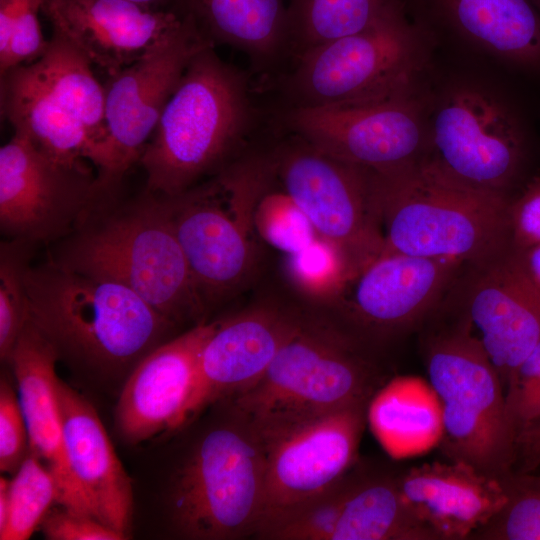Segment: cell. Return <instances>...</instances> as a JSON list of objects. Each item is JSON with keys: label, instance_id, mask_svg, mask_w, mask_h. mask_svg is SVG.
I'll return each instance as SVG.
<instances>
[{"label": "cell", "instance_id": "1", "mask_svg": "<svg viewBox=\"0 0 540 540\" xmlns=\"http://www.w3.org/2000/svg\"><path fill=\"white\" fill-rule=\"evenodd\" d=\"M250 77L207 45L189 61L139 163L146 191L174 196L237 160L242 147L270 123Z\"/></svg>", "mask_w": 540, "mask_h": 540}, {"label": "cell", "instance_id": "2", "mask_svg": "<svg viewBox=\"0 0 540 540\" xmlns=\"http://www.w3.org/2000/svg\"><path fill=\"white\" fill-rule=\"evenodd\" d=\"M383 250L475 265L510 248L507 193L453 176L427 155L371 171Z\"/></svg>", "mask_w": 540, "mask_h": 540}, {"label": "cell", "instance_id": "3", "mask_svg": "<svg viewBox=\"0 0 540 540\" xmlns=\"http://www.w3.org/2000/svg\"><path fill=\"white\" fill-rule=\"evenodd\" d=\"M210 408L170 475L171 531L189 540L255 538L264 501L266 445L230 399Z\"/></svg>", "mask_w": 540, "mask_h": 540}, {"label": "cell", "instance_id": "4", "mask_svg": "<svg viewBox=\"0 0 540 540\" xmlns=\"http://www.w3.org/2000/svg\"><path fill=\"white\" fill-rule=\"evenodd\" d=\"M29 321L64 355L125 375L177 326L129 288L51 262L25 270Z\"/></svg>", "mask_w": 540, "mask_h": 540}, {"label": "cell", "instance_id": "5", "mask_svg": "<svg viewBox=\"0 0 540 540\" xmlns=\"http://www.w3.org/2000/svg\"><path fill=\"white\" fill-rule=\"evenodd\" d=\"M381 386L375 365L348 329L303 314L264 375L229 399L266 445L330 412L369 402Z\"/></svg>", "mask_w": 540, "mask_h": 540}, {"label": "cell", "instance_id": "6", "mask_svg": "<svg viewBox=\"0 0 540 540\" xmlns=\"http://www.w3.org/2000/svg\"><path fill=\"white\" fill-rule=\"evenodd\" d=\"M53 263L129 288L176 325L203 322L206 307L162 195L146 191L98 222L79 226Z\"/></svg>", "mask_w": 540, "mask_h": 540}, {"label": "cell", "instance_id": "7", "mask_svg": "<svg viewBox=\"0 0 540 540\" xmlns=\"http://www.w3.org/2000/svg\"><path fill=\"white\" fill-rule=\"evenodd\" d=\"M92 64L52 32L35 61L0 75L1 116L39 150L71 165H95L106 141L104 86Z\"/></svg>", "mask_w": 540, "mask_h": 540}, {"label": "cell", "instance_id": "8", "mask_svg": "<svg viewBox=\"0 0 540 540\" xmlns=\"http://www.w3.org/2000/svg\"><path fill=\"white\" fill-rule=\"evenodd\" d=\"M272 172L267 151L243 155L210 180L164 196L205 307L237 289L253 267L255 215Z\"/></svg>", "mask_w": 540, "mask_h": 540}, {"label": "cell", "instance_id": "9", "mask_svg": "<svg viewBox=\"0 0 540 540\" xmlns=\"http://www.w3.org/2000/svg\"><path fill=\"white\" fill-rule=\"evenodd\" d=\"M425 362L442 404L445 451L452 460L497 477L515 456L517 435L501 378L463 316L428 340Z\"/></svg>", "mask_w": 540, "mask_h": 540}, {"label": "cell", "instance_id": "10", "mask_svg": "<svg viewBox=\"0 0 540 540\" xmlns=\"http://www.w3.org/2000/svg\"><path fill=\"white\" fill-rule=\"evenodd\" d=\"M422 45L396 7L367 28L310 48L282 76L275 108L367 102L411 92Z\"/></svg>", "mask_w": 540, "mask_h": 540}, {"label": "cell", "instance_id": "11", "mask_svg": "<svg viewBox=\"0 0 540 540\" xmlns=\"http://www.w3.org/2000/svg\"><path fill=\"white\" fill-rule=\"evenodd\" d=\"M276 128L281 136L268 150L275 176L316 235L342 255L350 278L384 245L371 171Z\"/></svg>", "mask_w": 540, "mask_h": 540}, {"label": "cell", "instance_id": "12", "mask_svg": "<svg viewBox=\"0 0 540 540\" xmlns=\"http://www.w3.org/2000/svg\"><path fill=\"white\" fill-rule=\"evenodd\" d=\"M111 194L84 163L57 161L20 134L0 148V226L14 240L60 238Z\"/></svg>", "mask_w": 540, "mask_h": 540}, {"label": "cell", "instance_id": "13", "mask_svg": "<svg viewBox=\"0 0 540 540\" xmlns=\"http://www.w3.org/2000/svg\"><path fill=\"white\" fill-rule=\"evenodd\" d=\"M368 403L330 412L266 444L265 492L256 539L268 540L356 464Z\"/></svg>", "mask_w": 540, "mask_h": 540}, {"label": "cell", "instance_id": "14", "mask_svg": "<svg viewBox=\"0 0 540 540\" xmlns=\"http://www.w3.org/2000/svg\"><path fill=\"white\" fill-rule=\"evenodd\" d=\"M207 45L184 17L176 31L109 76L103 85L107 137L94 165L105 189L114 192L126 171L139 162L189 61Z\"/></svg>", "mask_w": 540, "mask_h": 540}, {"label": "cell", "instance_id": "15", "mask_svg": "<svg viewBox=\"0 0 540 540\" xmlns=\"http://www.w3.org/2000/svg\"><path fill=\"white\" fill-rule=\"evenodd\" d=\"M273 121L320 150L373 172L423 154L425 135L411 92L355 104L272 108Z\"/></svg>", "mask_w": 540, "mask_h": 540}, {"label": "cell", "instance_id": "16", "mask_svg": "<svg viewBox=\"0 0 540 540\" xmlns=\"http://www.w3.org/2000/svg\"><path fill=\"white\" fill-rule=\"evenodd\" d=\"M427 155L469 184L509 194L525 160L521 127L510 109L477 87L451 91L437 107Z\"/></svg>", "mask_w": 540, "mask_h": 540}, {"label": "cell", "instance_id": "17", "mask_svg": "<svg viewBox=\"0 0 540 540\" xmlns=\"http://www.w3.org/2000/svg\"><path fill=\"white\" fill-rule=\"evenodd\" d=\"M457 284L462 316L478 331L506 393L518 366L540 339V290L511 248L465 266Z\"/></svg>", "mask_w": 540, "mask_h": 540}, {"label": "cell", "instance_id": "18", "mask_svg": "<svg viewBox=\"0 0 540 540\" xmlns=\"http://www.w3.org/2000/svg\"><path fill=\"white\" fill-rule=\"evenodd\" d=\"M464 268L449 259L382 251L345 282L331 306L356 327L396 331L433 310Z\"/></svg>", "mask_w": 540, "mask_h": 540}, {"label": "cell", "instance_id": "19", "mask_svg": "<svg viewBox=\"0 0 540 540\" xmlns=\"http://www.w3.org/2000/svg\"><path fill=\"white\" fill-rule=\"evenodd\" d=\"M437 539L403 500L397 479L354 466L329 490L277 529L270 540Z\"/></svg>", "mask_w": 540, "mask_h": 540}, {"label": "cell", "instance_id": "20", "mask_svg": "<svg viewBox=\"0 0 540 540\" xmlns=\"http://www.w3.org/2000/svg\"><path fill=\"white\" fill-rule=\"evenodd\" d=\"M303 314L261 304L218 321L202 349L182 425L208 406L252 387L295 332Z\"/></svg>", "mask_w": 540, "mask_h": 540}, {"label": "cell", "instance_id": "21", "mask_svg": "<svg viewBox=\"0 0 540 540\" xmlns=\"http://www.w3.org/2000/svg\"><path fill=\"white\" fill-rule=\"evenodd\" d=\"M217 324H195L158 345L132 369L116 406V425L125 441L139 443L182 425L202 349Z\"/></svg>", "mask_w": 540, "mask_h": 540}, {"label": "cell", "instance_id": "22", "mask_svg": "<svg viewBox=\"0 0 540 540\" xmlns=\"http://www.w3.org/2000/svg\"><path fill=\"white\" fill-rule=\"evenodd\" d=\"M41 12L53 32L108 76L139 60L184 22L176 10L129 0H45Z\"/></svg>", "mask_w": 540, "mask_h": 540}, {"label": "cell", "instance_id": "23", "mask_svg": "<svg viewBox=\"0 0 540 540\" xmlns=\"http://www.w3.org/2000/svg\"><path fill=\"white\" fill-rule=\"evenodd\" d=\"M58 358L54 345L27 319L7 361L17 383L30 452L54 476L59 495L57 504L94 517L66 456L56 391L58 377L55 366Z\"/></svg>", "mask_w": 540, "mask_h": 540}, {"label": "cell", "instance_id": "24", "mask_svg": "<svg viewBox=\"0 0 540 540\" xmlns=\"http://www.w3.org/2000/svg\"><path fill=\"white\" fill-rule=\"evenodd\" d=\"M403 500L437 539H464L498 515L509 500L497 477L459 461L427 463L397 479Z\"/></svg>", "mask_w": 540, "mask_h": 540}, {"label": "cell", "instance_id": "25", "mask_svg": "<svg viewBox=\"0 0 540 540\" xmlns=\"http://www.w3.org/2000/svg\"><path fill=\"white\" fill-rule=\"evenodd\" d=\"M56 391L67 460L93 516L127 536L133 510L131 480L90 402L60 378Z\"/></svg>", "mask_w": 540, "mask_h": 540}, {"label": "cell", "instance_id": "26", "mask_svg": "<svg viewBox=\"0 0 540 540\" xmlns=\"http://www.w3.org/2000/svg\"><path fill=\"white\" fill-rule=\"evenodd\" d=\"M214 47L226 45L267 68L287 57L288 5L285 0H173Z\"/></svg>", "mask_w": 540, "mask_h": 540}, {"label": "cell", "instance_id": "27", "mask_svg": "<svg viewBox=\"0 0 540 540\" xmlns=\"http://www.w3.org/2000/svg\"><path fill=\"white\" fill-rule=\"evenodd\" d=\"M367 424L394 459L424 454L444 435L441 401L429 380L414 375L394 377L374 393Z\"/></svg>", "mask_w": 540, "mask_h": 540}, {"label": "cell", "instance_id": "28", "mask_svg": "<svg viewBox=\"0 0 540 540\" xmlns=\"http://www.w3.org/2000/svg\"><path fill=\"white\" fill-rule=\"evenodd\" d=\"M470 40L514 63L540 66V12L531 0H444Z\"/></svg>", "mask_w": 540, "mask_h": 540}, {"label": "cell", "instance_id": "29", "mask_svg": "<svg viewBox=\"0 0 540 540\" xmlns=\"http://www.w3.org/2000/svg\"><path fill=\"white\" fill-rule=\"evenodd\" d=\"M393 8L394 0H290L287 57L361 31Z\"/></svg>", "mask_w": 540, "mask_h": 540}, {"label": "cell", "instance_id": "30", "mask_svg": "<svg viewBox=\"0 0 540 540\" xmlns=\"http://www.w3.org/2000/svg\"><path fill=\"white\" fill-rule=\"evenodd\" d=\"M58 488L49 469L30 451L10 480V511L1 540L30 538L58 503Z\"/></svg>", "mask_w": 540, "mask_h": 540}, {"label": "cell", "instance_id": "31", "mask_svg": "<svg viewBox=\"0 0 540 540\" xmlns=\"http://www.w3.org/2000/svg\"><path fill=\"white\" fill-rule=\"evenodd\" d=\"M286 262L289 275L301 291L330 305L350 276L339 251L318 236L287 254Z\"/></svg>", "mask_w": 540, "mask_h": 540}, {"label": "cell", "instance_id": "32", "mask_svg": "<svg viewBox=\"0 0 540 540\" xmlns=\"http://www.w3.org/2000/svg\"><path fill=\"white\" fill-rule=\"evenodd\" d=\"M45 0H0V75L46 50L38 14Z\"/></svg>", "mask_w": 540, "mask_h": 540}, {"label": "cell", "instance_id": "33", "mask_svg": "<svg viewBox=\"0 0 540 540\" xmlns=\"http://www.w3.org/2000/svg\"><path fill=\"white\" fill-rule=\"evenodd\" d=\"M20 240L4 243L0 255V357L7 361L28 319L25 270L28 265Z\"/></svg>", "mask_w": 540, "mask_h": 540}, {"label": "cell", "instance_id": "34", "mask_svg": "<svg viewBox=\"0 0 540 540\" xmlns=\"http://www.w3.org/2000/svg\"><path fill=\"white\" fill-rule=\"evenodd\" d=\"M272 177L273 173L258 202L255 225L271 245L287 255L299 250L317 235L282 188L278 193H268Z\"/></svg>", "mask_w": 540, "mask_h": 540}, {"label": "cell", "instance_id": "35", "mask_svg": "<svg viewBox=\"0 0 540 540\" xmlns=\"http://www.w3.org/2000/svg\"><path fill=\"white\" fill-rule=\"evenodd\" d=\"M527 480L513 491L508 489L507 504L484 526L485 538L540 540V478Z\"/></svg>", "mask_w": 540, "mask_h": 540}, {"label": "cell", "instance_id": "36", "mask_svg": "<svg viewBox=\"0 0 540 540\" xmlns=\"http://www.w3.org/2000/svg\"><path fill=\"white\" fill-rule=\"evenodd\" d=\"M27 424L16 395L5 378L0 382V470L15 473L28 455Z\"/></svg>", "mask_w": 540, "mask_h": 540}, {"label": "cell", "instance_id": "37", "mask_svg": "<svg viewBox=\"0 0 540 540\" xmlns=\"http://www.w3.org/2000/svg\"><path fill=\"white\" fill-rule=\"evenodd\" d=\"M40 529L49 540H122L126 535L108 527L96 518L60 506L50 509Z\"/></svg>", "mask_w": 540, "mask_h": 540}, {"label": "cell", "instance_id": "38", "mask_svg": "<svg viewBox=\"0 0 540 540\" xmlns=\"http://www.w3.org/2000/svg\"><path fill=\"white\" fill-rule=\"evenodd\" d=\"M510 248L520 252L540 243V177L533 178L509 206Z\"/></svg>", "mask_w": 540, "mask_h": 540}, {"label": "cell", "instance_id": "39", "mask_svg": "<svg viewBox=\"0 0 540 540\" xmlns=\"http://www.w3.org/2000/svg\"><path fill=\"white\" fill-rule=\"evenodd\" d=\"M540 379V339L518 366L506 390V401Z\"/></svg>", "mask_w": 540, "mask_h": 540}, {"label": "cell", "instance_id": "40", "mask_svg": "<svg viewBox=\"0 0 540 540\" xmlns=\"http://www.w3.org/2000/svg\"><path fill=\"white\" fill-rule=\"evenodd\" d=\"M520 452L525 470L540 466V421L518 433L515 453Z\"/></svg>", "mask_w": 540, "mask_h": 540}, {"label": "cell", "instance_id": "41", "mask_svg": "<svg viewBox=\"0 0 540 540\" xmlns=\"http://www.w3.org/2000/svg\"><path fill=\"white\" fill-rule=\"evenodd\" d=\"M514 252V251H513ZM532 282L540 290V243L514 252Z\"/></svg>", "mask_w": 540, "mask_h": 540}, {"label": "cell", "instance_id": "42", "mask_svg": "<svg viewBox=\"0 0 540 540\" xmlns=\"http://www.w3.org/2000/svg\"><path fill=\"white\" fill-rule=\"evenodd\" d=\"M10 511V480L0 478V532L5 528Z\"/></svg>", "mask_w": 540, "mask_h": 540}, {"label": "cell", "instance_id": "43", "mask_svg": "<svg viewBox=\"0 0 540 540\" xmlns=\"http://www.w3.org/2000/svg\"><path fill=\"white\" fill-rule=\"evenodd\" d=\"M129 1L136 2L138 4H141L147 7L159 9L161 5L166 4L173 0H129Z\"/></svg>", "mask_w": 540, "mask_h": 540}, {"label": "cell", "instance_id": "44", "mask_svg": "<svg viewBox=\"0 0 540 540\" xmlns=\"http://www.w3.org/2000/svg\"><path fill=\"white\" fill-rule=\"evenodd\" d=\"M534 3H536V5L538 6V8L540 9V0H533Z\"/></svg>", "mask_w": 540, "mask_h": 540}]
</instances>
